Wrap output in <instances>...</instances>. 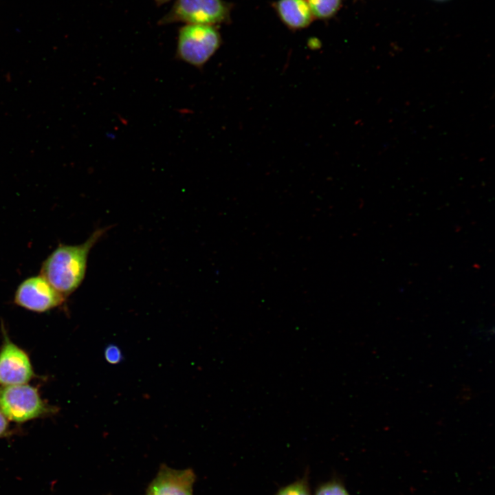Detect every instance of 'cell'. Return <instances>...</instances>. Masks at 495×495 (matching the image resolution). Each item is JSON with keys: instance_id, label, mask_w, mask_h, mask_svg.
I'll list each match as a JSON object with an SVG mask.
<instances>
[{"instance_id": "cell-1", "label": "cell", "mask_w": 495, "mask_h": 495, "mask_svg": "<svg viewBox=\"0 0 495 495\" xmlns=\"http://www.w3.org/2000/svg\"><path fill=\"white\" fill-rule=\"evenodd\" d=\"M105 231L96 230L80 245L60 244L43 263L40 275L64 297L70 295L82 282L89 253Z\"/></svg>"}, {"instance_id": "cell-2", "label": "cell", "mask_w": 495, "mask_h": 495, "mask_svg": "<svg viewBox=\"0 0 495 495\" xmlns=\"http://www.w3.org/2000/svg\"><path fill=\"white\" fill-rule=\"evenodd\" d=\"M221 34L214 25L186 24L178 32L175 56L197 69H201L219 50Z\"/></svg>"}, {"instance_id": "cell-3", "label": "cell", "mask_w": 495, "mask_h": 495, "mask_svg": "<svg viewBox=\"0 0 495 495\" xmlns=\"http://www.w3.org/2000/svg\"><path fill=\"white\" fill-rule=\"evenodd\" d=\"M231 6L223 0H176L159 25L183 22L216 25L230 21Z\"/></svg>"}, {"instance_id": "cell-4", "label": "cell", "mask_w": 495, "mask_h": 495, "mask_svg": "<svg viewBox=\"0 0 495 495\" xmlns=\"http://www.w3.org/2000/svg\"><path fill=\"white\" fill-rule=\"evenodd\" d=\"M47 410L34 387L23 384L0 389V411L9 420L25 421L41 416Z\"/></svg>"}, {"instance_id": "cell-5", "label": "cell", "mask_w": 495, "mask_h": 495, "mask_svg": "<svg viewBox=\"0 0 495 495\" xmlns=\"http://www.w3.org/2000/svg\"><path fill=\"white\" fill-rule=\"evenodd\" d=\"M65 299L43 276L23 281L15 292L14 302L27 309L43 312L61 305Z\"/></svg>"}, {"instance_id": "cell-6", "label": "cell", "mask_w": 495, "mask_h": 495, "mask_svg": "<svg viewBox=\"0 0 495 495\" xmlns=\"http://www.w3.org/2000/svg\"><path fill=\"white\" fill-rule=\"evenodd\" d=\"M32 375L28 355L6 338L0 351V384L4 386L23 384Z\"/></svg>"}, {"instance_id": "cell-7", "label": "cell", "mask_w": 495, "mask_h": 495, "mask_svg": "<svg viewBox=\"0 0 495 495\" xmlns=\"http://www.w3.org/2000/svg\"><path fill=\"white\" fill-rule=\"evenodd\" d=\"M195 474L191 470L162 468L149 486L147 495H192Z\"/></svg>"}, {"instance_id": "cell-8", "label": "cell", "mask_w": 495, "mask_h": 495, "mask_svg": "<svg viewBox=\"0 0 495 495\" xmlns=\"http://www.w3.org/2000/svg\"><path fill=\"white\" fill-rule=\"evenodd\" d=\"M273 6L281 22L291 30L305 28L314 19L306 0H277Z\"/></svg>"}, {"instance_id": "cell-9", "label": "cell", "mask_w": 495, "mask_h": 495, "mask_svg": "<svg viewBox=\"0 0 495 495\" xmlns=\"http://www.w3.org/2000/svg\"><path fill=\"white\" fill-rule=\"evenodd\" d=\"M314 19L326 20L340 10L343 0H306Z\"/></svg>"}, {"instance_id": "cell-10", "label": "cell", "mask_w": 495, "mask_h": 495, "mask_svg": "<svg viewBox=\"0 0 495 495\" xmlns=\"http://www.w3.org/2000/svg\"><path fill=\"white\" fill-rule=\"evenodd\" d=\"M275 495H311L307 473L302 477L280 487Z\"/></svg>"}, {"instance_id": "cell-11", "label": "cell", "mask_w": 495, "mask_h": 495, "mask_svg": "<svg viewBox=\"0 0 495 495\" xmlns=\"http://www.w3.org/2000/svg\"><path fill=\"white\" fill-rule=\"evenodd\" d=\"M314 495H351L340 478H333L320 484Z\"/></svg>"}, {"instance_id": "cell-12", "label": "cell", "mask_w": 495, "mask_h": 495, "mask_svg": "<svg viewBox=\"0 0 495 495\" xmlns=\"http://www.w3.org/2000/svg\"><path fill=\"white\" fill-rule=\"evenodd\" d=\"M104 359L111 364L120 363L122 360L120 349L115 344H109L104 349Z\"/></svg>"}, {"instance_id": "cell-13", "label": "cell", "mask_w": 495, "mask_h": 495, "mask_svg": "<svg viewBox=\"0 0 495 495\" xmlns=\"http://www.w3.org/2000/svg\"><path fill=\"white\" fill-rule=\"evenodd\" d=\"M8 419L0 411V437L4 434L8 430Z\"/></svg>"}, {"instance_id": "cell-14", "label": "cell", "mask_w": 495, "mask_h": 495, "mask_svg": "<svg viewBox=\"0 0 495 495\" xmlns=\"http://www.w3.org/2000/svg\"><path fill=\"white\" fill-rule=\"evenodd\" d=\"M169 1H170V0H155V3H156L158 6H161V5H162V4L165 3H167V2Z\"/></svg>"}, {"instance_id": "cell-15", "label": "cell", "mask_w": 495, "mask_h": 495, "mask_svg": "<svg viewBox=\"0 0 495 495\" xmlns=\"http://www.w3.org/2000/svg\"><path fill=\"white\" fill-rule=\"evenodd\" d=\"M434 1H448V0H434Z\"/></svg>"}]
</instances>
